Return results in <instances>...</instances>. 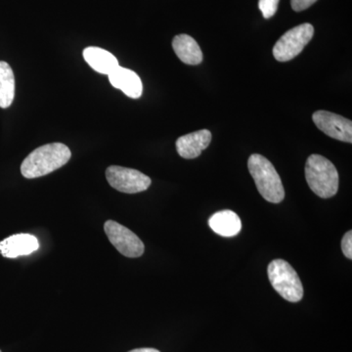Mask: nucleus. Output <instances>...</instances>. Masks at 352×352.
Masks as SVG:
<instances>
[{"label": "nucleus", "instance_id": "nucleus-1", "mask_svg": "<svg viewBox=\"0 0 352 352\" xmlns=\"http://www.w3.org/2000/svg\"><path fill=\"white\" fill-rule=\"evenodd\" d=\"M72 153L63 143H51L34 150L22 163L21 173L28 179L41 177L68 163Z\"/></svg>", "mask_w": 352, "mask_h": 352}, {"label": "nucleus", "instance_id": "nucleus-2", "mask_svg": "<svg viewBox=\"0 0 352 352\" xmlns=\"http://www.w3.org/2000/svg\"><path fill=\"white\" fill-rule=\"evenodd\" d=\"M305 178L309 188L323 199L332 198L339 190V173L325 157L314 154L305 164Z\"/></svg>", "mask_w": 352, "mask_h": 352}, {"label": "nucleus", "instance_id": "nucleus-3", "mask_svg": "<svg viewBox=\"0 0 352 352\" xmlns=\"http://www.w3.org/2000/svg\"><path fill=\"white\" fill-rule=\"evenodd\" d=\"M248 168L263 199L273 204H279L284 200L283 183L274 166L265 157L252 155L248 161Z\"/></svg>", "mask_w": 352, "mask_h": 352}, {"label": "nucleus", "instance_id": "nucleus-4", "mask_svg": "<svg viewBox=\"0 0 352 352\" xmlns=\"http://www.w3.org/2000/svg\"><path fill=\"white\" fill-rule=\"evenodd\" d=\"M268 278L275 291L291 302L302 300L303 287L298 273L284 259H274L268 265Z\"/></svg>", "mask_w": 352, "mask_h": 352}, {"label": "nucleus", "instance_id": "nucleus-5", "mask_svg": "<svg viewBox=\"0 0 352 352\" xmlns=\"http://www.w3.org/2000/svg\"><path fill=\"white\" fill-rule=\"evenodd\" d=\"M314 34V28L311 24L296 25L278 39L273 47V56L279 62L291 61L302 52Z\"/></svg>", "mask_w": 352, "mask_h": 352}, {"label": "nucleus", "instance_id": "nucleus-6", "mask_svg": "<svg viewBox=\"0 0 352 352\" xmlns=\"http://www.w3.org/2000/svg\"><path fill=\"white\" fill-rule=\"evenodd\" d=\"M104 230L111 244L126 258H135L144 254L145 245L135 233L113 220H107Z\"/></svg>", "mask_w": 352, "mask_h": 352}, {"label": "nucleus", "instance_id": "nucleus-7", "mask_svg": "<svg viewBox=\"0 0 352 352\" xmlns=\"http://www.w3.org/2000/svg\"><path fill=\"white\" fill-rule=\"evenodd\" d=\"M106 178L113 189L126 194L146 191L151 185L149 176L132 168L111 166L106 170Z\"/></svg>", "mask_w": 352, "mask_h": 352}, {"label": "nucleus", "instance_id": "nucleus-8", "mask_svg": "<svg viewBox=\"0 0 352 352\" xmlns=\"http://www.w3.org/2000/svg\"><path fill=\"white\" fill-rule=\"evenodd\" d=\"M315 126L328 136L342 142L352 143V122L342 116L328 111H317L312 116Z\"/></svg>", "mask_w": 352, "mask_h": 352}, {"label": "nucleus", "instance_id": "nucleus-9", "mask_svg": "<svg viewBox=\"0 0 352 352\" xmlns=\"http://www.w3.org/2000/svg\"><path fill=\"white\" fill-rule=\"evenodd\" d=\"M212 133L208 129L192 132L176 140V150L183 159H196L212 142Z\"/></svg>", "mask_w": 352, "mask_h": 352}, {"label": "nucleus", "instance_id": "nucleus-10", "mask_svg": "<svg viewBox=\"0 0 352 352\" xmlns=\"http://www.w3.org/2000/svg\"><path fill=\"white\" fill-rule=\"evenodd\" d=\"M38 239L31 234H15L0 242V254L6 258H16L29 256L38 251Z\"/></svg>", "mask_w": 352, "mask_h": 352}, {"label": "nucleus", "instance_id": "nucleus-11", "mask_svg": "<svg viewBox=\"0 0 352 352\" xmlns=\"http://www.w3.org/2000/svg\"><path fill=\"white\" fill-rule=\"evenodd\" d=\"M109 80L113 87L122 90L132 99H138L142 95V82L138 74L131 69L119 66L109 75Z\"/></svg>", "mask_w": 352, "mask_h": 352}, {"label": "nucleus", "instance_id": "nucleus-12", "mask_svg": "<svg viewBox=\"0 0 352 352\" xmlns=\"http://www.w3.org/2000/svg\"><path fill=\"white\" fill-rule=\"evenodd\" d=\"M208 226L214 232L222 237H234L238 235L242 229L239 215L228 210L212 214L208 219Z\"/></svg>", "mask_w": 352, "mask_h": 352}, {"label": "nucleus", "instance_id": "nucleus-13", "mask_svg": "<svg viewBox=\"0 0 352 352\" xmlns=\"http://www.w3.org/2000/svg\"><path fill=\"white\" fill-rule=\"evenodd\" d=\"M83 58L94 71L103 75H110L120 66L117 58L112 53L94 46L83 50Z\"/></svg>", "mask_w": 352, "mask_h": 352}, {"label": "nucleus", "instance_id": "nucleus-14", "mask_svg": "<svg viewBox=\"0 0 352 352\" xmlns=\"http://www.w3.org/2000/svg\"><path fill=\"white\" fill-rule=\"evenodd\" d=\"M175 54L184 64L199 65L203 61V53L198 43L188 34H178L173 41Z\"/></svg>", "mask_w": 352, "mask_h": 352}, {"label": "nucleus", "instance_id": "nucleus-15", "mask_svg": "<svg viewBox=\"0 0 352 352\" xmlns=\"http://www.w3.org/2000/svg\"><path fill=\"white\" fill-rule=\"evenodd\" d=\"M15 96V76L6 62L0 61V108L10 107Z\"/></svg>", "mask_w": 352, "mask_h": 352}, {"label": "nucleus", "instance_id": "nucleus-16", "mask_svg": "<svg viewBox=\"0 0 352 352\" xmlns=\"http://www.w3.org/2000/svg\"><path fill=\"white\" fill-rule=\"evenodd\" d=\"M280 0H259L258 7L265 19H270L277 12Z\"/></svg>", "mask_w": 352, "mask_h": 352}, {"label": "nucleus", "instance_id": "nucleus-17", "mask_svg": "<svg viewBox=\"0 0 352 352\" xmlns=\"http://www.w3.org/2000/svg\"><path fill=\"white\" fill-rule=\"evenodd\" d=\"M342 250L344 256L349 259H352V232L349 230L346 233L342 240Z\"/></svg>", "mask_w": 352, "mask_h": 352}, {"label": "nucleus", "instance_id": "nucleus-18", "mask_svg": "<svg viewBox=\"0 0 352 352\" xmlns=\"http://www.w3.org/2000/svg\"><path fill=\"white\" fill-rule=\"evenodd\" d=\"M317 0H291L292 8L296 12H300V11L309 8Z\"/></svg>", "mask_w": 352, "mask_h": 352}, {"label": "nucleus", "instance_id": "nucleus-19", "mask_svg": "<svg viewBox=\"0 0 352 352\" xmlns=\"http://www.w3.org/2000/svg\"><path fill=\"white\" fill-rule=\"evenodd\" d=\"M129 352H161L157 351L156 349H151V347H143V349H133V351H131Z\"/></svg>", "mask_w": 352, "mask_h": 352}, {"label": "nucleus", "instance_id": "nucleus-20", "mask_svg": "<svg viewBox=\"0 0 352 352\" xmlns=\"http://www.w3.org/2000/svg\"><path fill=\"white\" fill-rule=\"evenodd\" d=\"M0 352H1V351H0Z\"/></svg>", "mask_w": 352, "mask_h": 352}]
</instances>
